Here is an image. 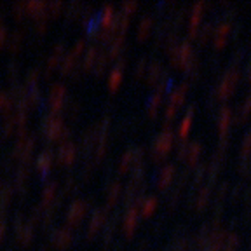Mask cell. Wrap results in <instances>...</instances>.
<instances>
[{"label":"cell","mask_w":251,"mask_h":251,"mask_svg":"<svg viewBox=\"0 0 251 251\" xmlns=\"http://www.w3.org/2000/svg\"><path fill=\"white\" fill-rule=\"evenodd\" d=\"M250 79H251V73H250Z\"/></svg>","instance_id":"cell-1"}]
</instances>
